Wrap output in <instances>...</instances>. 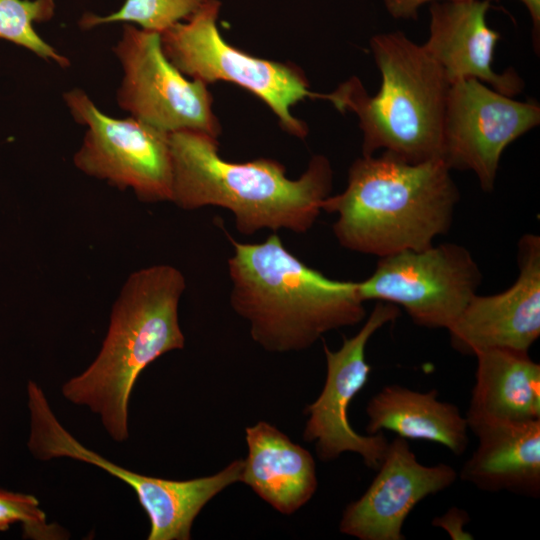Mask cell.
Segmentation results:
<instances>
[{"label":"cell","mask_w":540,"mask_h":540,"mask_svg":"<svg viewBox=\"0 0 540 540\" xmlns=\"http://www.w3.org/2000/svg\"><path fill=\"white\" fill-rule=\"evenodd\" d=\"M368 434L392 431L406 440L435 442L455 455L469 443L468 422L453 403L438 399V391L421 392L399 384L384 386L366 407Z\"/></svg>","instance_id":"ac0fdd59"},{"label":"cell","mask_w":540,"mask_h":540,"mask_svg":"<svg viewBox=\"0 0 540 540\" xmlns=\"http://www.w3.org/2000/svg\"><path fill=\"white\" fill-rule=\"evenodd\" d=\"M469 522L468 512L454 506L443 515L435 517L431 524L446 531L452 540H471L474 537L464 529Z\"/></svg>","instance_id":"603a6c76"},{"label":"cell","mask_w":540,"mask_h":540,"mask_svg":"<svg viewBox=\"0 0 540 540\" xmlns=\"http://www.w3.org/2000/svg\"><path fill=\"white\" fill-rule=\"evenodd\" d=\"M441 158L410 163L383 151L356 159L345 190L322 210L336 213L333 233L351 251L385 257L433 245L449 232L460 193Z\"/></svg>","instance_id":"7a4b0ae2"},{"label":"cell","mask_w":540,"mask_h":540,"mask_svg":"<svg viewBox=\"0 0 540 540\" xmlns=\"http://www.w3.org/2000/svg\"><path fill=\"white\" fill-rule=\"evenodd\" d=\"M490 6V0L431 2L428 37L422 45L450 84L472 78L514 97L523 91L524 81L514 69L493 68L500 34L488 25Z\"/></svg>","instance_id":"9a60e30c"},{"label":"cell","mask_w":540,"mask_h":540,"mask_svg":"<svg viewBox=\"0 0 540 540\" xmlns=\"http://www.w3.org/2000/svg\"><path fill=\"white\" fill-rule=\"evenodd\" d=\"M523 3L529 12L533 25V42L539 47L540 38V0H519Z\"/></svg>","instance_id":"d4e9b609"},{"label":"cell","mask_w":540,"mask_h":540,"mask_svg":"<svg viewBox=\"0 0 540 540\" xmlns=\"http://www.w3.org/2000/svg\"><path fill=\"white\" fill-rule=\"evenodd\" d=\"M388 13L395 19H415L419 9L434 1H464V0H383Z\"/></svg>","instance_id":"cb8c5ba5"},{"label":"cell","mask_w":540,"mask_h":540,"mask_svg":"<svg viewBox=\"0 0 540 540\" xmlns=\"http://www.w3.org/2000/svg\"><path fill=\"white\" fill-rule=\"evenodd\" d=\"M478 438L460 478L480 490L510 491L538 497L540 493V419L468 422Z\"/></svg>","instance_id":"2e32d148"},{"label":"cell","mask_w":540,"mask_h":540,"mask_svg":"<svg viewBox=\"0 0 540 540\" xmlns=\"http://www.w3.org/2000/svg\"><path fill=\"white\" fill-rule=\"evenodd\" d=\"M540 123V105L519 101L476 79L450 84L441 159L451 169L472 171L485 192L494 189L504 150Z\"/></svg>","instance_id":"8fae6325"},{"label":"cell","mask_w":540,"mask_h":540,"mask_svg":"<svg viewBox=\"0 0 540 540\" xmlns=\"http://www.w3.org/2000/svg\"><path fill=\"white\" fill-rule=\"evenodd\" d=\"M377 471L365 493L344 509L339 526L343 534L361 540H404L403 524L414 507L458 477L448 464L420 463L399 436L389 442Z\"/></svg>","instance_id":"5bb4252c"},{"label":"cell","mask_w":540,"mask_h":540,"mask_svg":"<svg viewBox=\"0 0 540 540\" xmlns=\"http://www.w3.org/2000/svg\"><path fill=\"white\" fill-rule=\"evenodd\" d=\"M172 164L171 201L193 210L218 206L230 210L237 230L309 231L330 196L333 171L328 158L315 155L296 180L273 159L235 163L218 154L215 137L200 131L168 134Z\"/></svg>","instance_id":"6da1fadb"},{"label":"cell","mask_w":540,"mask_h":540,"mask_svg":"<svg viewBox=\"0 0 540 540\" xmlns=\"http://www.w3.org/2000/svg\"><path fill=\"white\" fill-rule=\"evenodd\" d=\"M31 430L28 448L36 458L69 457L121 479L136 493L150 520L148 540H188L201 509L228 485L223 472L191 480L145 476L118 466L79 443L57 420L42 389L28 383Z\"/></svg>","instance_id":"ba28073f"},{"label":"cell","mask_w":540,"mask_h":540,"mask_svg":"<svg viewBox=\"0 0 540 540\" xmlns=\"http://www.w3.org/2000/svg\"><path fill=\"white\" fill-rule=\"evenodd\" d=\"M518 276L505 291L476 294L447 329L453 349L464 355L493 348L529 351L540 336V237L518 242Z\"/></svg>","instance_id":"4fadbf2b"},{"label":"cell","mask_w":540,"mask_h":540,"mask_svg":"<svg viewBox=\"0 0 540 540\" xmlns=\"http://www.w3.org/2000/svg\"><path fill=\"white\" fill-rule=\"evenodd\" d=\"M21 523L24 535L33 539H59V527L47 524L38 500L32 496L0 489V531Z\"/></svg>","instance_id":"7402d4cb"},{"label":"cell","mask_w":540,"mask_h":540,"mask_svg":"<svg viewBox=\"0 0 540 540\" xmlns=\"http://www.w3.org/2000/svg\"><path fill=\"white\" fill-rule=\"evenodd\" d=\"M74 120L86 127L74 165L144 202L171 201L172 164L168 134L130 116L113 118L75 88L63 94Z\"/></svg>","instance_id":"9c48e42d"},{"label":"cell","mask_w":540,"mask_h":540,"mask_svg":"<svg viewBox=\"0 0 540 540\" xmlns=\"http://www.w3.org/2000/svg\"><path fill=\"white\" fill-rule=\"evenodd\" d=\"M482 281L472 254L455 243L405 250L379 258L374 272L357 282L361 299L401 306L418 326L449 329Z\"/></svg>","instance_id":"52a82bcc"},{"label":"cell","mask_w":540,"mask_h":540,"mask_svg":"<svg viewBox=\"0 0 540 540\" xmlns=\"http://www.w3.org/2000/svg\"><path fill=\"white\" fill-rule=\"evenodd\" d=\"M370 48L380 72L371 96L357 77L328 94L341 112L352 111L363 134L362 155L390 152L407 162L441 158L442 130L450 83L422 44L405 33H379Z\"/></svg>","instance_id":"5b68a950"},{"label":"cell","mask_w":540,"mask_h":540,"mask_svg":"<svg viewBox=\"0 0 540 540\" xmlns=\"http://www.w3.org/2000/svg\"><path fill=\"white\" fill-rule=\"evenodd\" d=\"M207 0H125L121 8L107 16L85 13L83 29L114 22L135 23L141 29L163 33L181 19H188Z\"/></svg>","instance_id":"44dd1931"},{"label":"cell","mask_w":540,"mask_h":540,"mask_svg":"<svg viewBox=\"0 0 540 540\" xmlns=\"http://www.w3.org/2000/svg\"><path fill=\"white\" fill-rule=\"evenodd\" d=\"M54 10L55 0H0V38L62 68L69 67V59L44 41L34 29V23L49 21Z\"/></svg>","instance_id":"ffe728a7"},{"label":"cell","mask_w":540,"mask_h":540,"mask_svg":"<svg viewBox=\"0 0 540 540\" xmlns=\"http://www.w3.org/2000/svg\"><path fill=\"white\" fill-rule=\"evenodd\" d=\"M185 287L183 274L171 265L133 272L114 303L97 357L62 387L66 399L100 415L115 441L128 438V403L141 372L161 355L184 347L178 306Z\"/></svg>","instance_id":"277c9868"},{"label":"cell","mask_w":540,"mask_h":540,"mask_svg":"<svg viewBox=\"0 0 540 540\" xmlns=\"http://www.w3.org/2000/svg\"><path fill=\"white\" fill-rule=\"evenodd\" d=\"M113 52L123 71L116 94L122 110L166 134L193 130L217 138L221 127L207 85L188 80L168 60L160 33L126 23Z\"/></svg>","instance_id":"30bf717a"},{"label":"cell","mask_w":540,"mask_h":540,"mask_svg":"<svg viewBox=\"0 0 540 540\" xmlns=\"http://www.w3.org/2000/svg\"><path fill=\"white\" fill-rule=\"evenodd\" d=\"M248 456L241 481L282 514H292L314 495L313 456L275 426L261 421L246 428Z\"/></svg>","instance_id":"e0dca14e"},{"label":"cell","mask_w":540,"mask_h":540,"mask_svg":"<svg viewBox=\"0 0 540 540\" xmlns=\"http://www.w3.org/2000/svg\"><path fill=\"white\" fill-rule=\"evenodd\" d=\"M477 359L467 422L540 419V365L527 351L493 348Z\"/></svg>","instance_id":"d6986e66"},{"label":"cell","mask_w":540,"mask_h":540,"mask_svg":"<svg viewBox=\"0 0 540 540\" xmlns=\"http://www.w3.org/2000/svg\"><path fill=\"white\" fill-rule=\"evenodd\" d=\"M220 3L207 0L187 22H178L161 33L168 60L183 74L208 85L219 80L241 86L263 100L283 129L299 138L307 126L290 113L305 97L327 100V94L309 90L303 72L293 65L257 58L227 43L216 20Z\"/></svg>","instance_id":"8992f818"},{"label":"cell","mask_w":540,"mask_h":540,"mask_svg":"<svg viewBox=\"0 0 540 540\" xmlns=\"http://www.w3.org/2000/svg\"><path fill=\"white\" fill-rule=\"evenodd\" d=\"M230 241V303L265 350H304L326 332L365 318L357 282L333 280L308 267L277 234L262 243Z\"/></svg>","instance_id":"3957f363"},{"label":"cell","mask_w":540,"mask_h":540,"mask_svg":"<svg viewBox=\"0 0 540 540\" xmlns=\"http://www.w3.org/2000/svg\"><path fill=\"white\" fill-rule=\"evenodd\" d=\"M399 308L377 301L366 322L352 337L343 338L341 347L332 351L324 344L326 379L318 398L306 407L309 417L303 432L306 442H314L322 461H331L344 452L359 454L364 464L377 470L389 441L383 432L361 435L350 425L348 407L367 384L371 366L365 350L369 339L380 328L395 321Z\"/></svg>","instance_id":"7c38bea8"}]
</instances>
